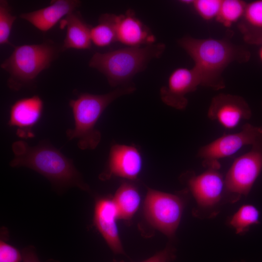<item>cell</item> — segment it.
I'll return each mask as SVG.
<instances>
[{
	"mask_svg": "<svg viewBox=\"0 0 262 262\" xmlns=\"http://www.w3.org/2000/svg\"><path fill=\"white\" fill-rule=\"evenodd\" d=\"M199 85V77L193 67H178L170 74L166 84L161 88L160 98L166 105L184 110L188 103L186 95L196 91Z\"/></svg>",
	"mask_w": 262,
	"mask_h": 262,
	"instance_id": "10",
	"label": "cell"
},
{
	"mask_svg": "<svg viewBox=\"0 0 262 262\" xmlns=\"http://www.w3.org/2000/svg\"><path fill=\"white\" fill-rule=\"evenodd\" d=\"M247 2L242 0H222L216 20L225 27H230L242 18Z\"/></svg>",
	"mask_w": 262,
	"mask_h": 262,
	"instance_id": "21",
	"label": "cell"
},
{
	"mask_svg": "<svg viewBox=\"0 0 262 262\" xmlns=\"http://www.w3.org/2000/svg\"><path fill=\"white\" fill-rule=\"evenodd\" d=\"M247 145L262 147V127L246 123L240 131L224 134L201 147L197 156L205 167L220 169L219 160L233 155Z\"/></svg>",
	"mask_w": 262,
	"mask_h": 262,
	"instance_id": "6",
	"label": "cell"
},
{
	"mask_svg": "<svg viewBox=\"0 0 262 262\" xmlns=\"http://www.w3.org/2000/svg\"><path fill=\"white\" fill-rule=\"evenodd\" d=\"M207 116L225 129H232L242 121L249 119L252 116V111L242 97L220 93L212 99Z\"/></svg>",
	"mask_w": 262,
	"mask_h": 262,
	"instance_id": "9",
	"label": "cell"
},
{
	"mask_svg": "<svg viewBox=\"0 0 262 262\" xmlns=\"http://www.w3.org/2000/svg\"><path fill=\"white\" fill-rule=\"evenodd\" d=\"M238 28L246 43L259 46L262 44V0L247 2Z\"/></svg>",
	"mask_w": 262,
	"mask_h": 262,
	"instance_id": "18",
	"label": "cell"
},
{
	"mask_svg": "<svg viewBox=\"0 0 262 262\" xmlns=\"http://www.w3.org/2000/svg\"></svg>",
	"mask_w": 262,
	"mask_h": 262,
	"instance_id": "29",
	"label": "cell"
},
{
	"mask_svg": "<svg viewBox=\"0 0 262 262\" xmlns=\"http://www.w3.org/2000/svg\"><path fill=\"white\" fill-rule=\"evenodd\" d=\"M262 171V147H252L233 161L224 178L225 191L246 196Z\"/></svg>",
	"mask_w": 262,
	"mask_h": 262,
	"instance_id": "8",
	"label": "cell"
},
{
	"mask_svg": "<svg viewBox=\"0 0 262 262\" xmlns=\"http://www.w3.org/2000/svg\"><path fill=\"white\" fill-rule=\"evenodd\" d=\"M44 104L37 95L20 98L11 107L8 124L17 128V135L22 138L33 136L31 129L40 119Z\"/></svg>",
	"mask_w": 262,
	"mask_h": 262,
	"instance_id": "14",
	"label": "cell"
},
{
	"mask_svg": "<svg viewBox=\"0 0 262 262\" xmlns=\"http://www.w3.org/2000/svg\"><path fill=\"white\" fill-rule=\"evenodd\" d=\"M218 168L209 167L201 174L191 176L188 186L196 202L201 207H209L220 200L225 191V181Z\"/></svg>",
	"mask_w": 262,
	"mask_h": 262,
	"instance_id": "12",
	"label": "cell"
},
{
	"mask_svg": "<svg viewBox=\"0 0 262 262\" xmlns=\"http://www.w3.org/2000/svg\"><path fill=\"white\" fill-rule=\"evenodd\" d=\"M113 200L118 218L130 219L138 210L140 203L139 193L132 184L123 183L116 191Z\"/></svg>",
	"mask_w": 262,
	"mask_h": 262,
	"instance_id": "19",
	"label": "cell"
},
{
	"mask_svg": "<svg viewBox=\"0 0 262 262\" xmlns=\"http://www.w3.org/2000/svg\"><path fill=\"white\" fill-rule=\"evenodd\" d=\"M118 213L113 199L101 198L96 203L94 221L107 244L115 253H124L116 220Z\"/></svg>",
	"mask_w": 262,
	"mask_h": 262,
	"instance_id": "16",
	"label": "cell"
},
{
	"mask_svg": "<svg viewBox=\"0 0 262 262\" xmlns=\"http://www.w3.org/2000/svg\"><path fill=\"white\" fill-rule=\"evenodd\" d=\"M222 0H193L192 5L203 19L210 21L216 18Z\"/></svg>",
	"mask_w": 262,
	"mask_h": 262,
	"instance_id": "24",
	"label": "cell"
},
{
	"mask_svg": "<svg viewBox=\"0 0 262 262\" xmlns=\"http://www.w3.org/2000/svg\"><path fill=\"white\" fill-rule=\"evenodd\" d=\"M194 62L201 85L214 90L224 89L223 73L233 62L244 63L250 58V52L226 38L199 39L185 36L178 41Z\"/></svg>",
	"mask_w": 262,
	"mask_h": 262,
	"instance_id": "1",
	"label": "cell"
},
{
	"mask_svg": "<svg viewBox=\"0 0 262 262\" xmlns=\"http://www.w3.org/2000/svg\"><path fill=\"white\" fill-rule=\"evenodd\" d=\"M260 213L252 205L242 206L233 215L230 224L236 232L241 233L247 230L252 225L259 223Z\"/></svg>",
	"mask_w": 262,
	"mask_h": 262,
	"instance_id": "22",
	"label": "cell"
},
{
	"mask_svg": "<svg viewBox=\"0 0 262 262\" xmlns=\"http://www.w3.org/2000/svg\"><path fill=\"white\" fill-rule=\"evenodd\" d=\"M143 166V158L134 146L114 144L111 147L107 168L104 178L115 176L129 180L135 179Z\"/></svg>",
	"mask_w": 262,
	"mask_h": 262,
	"instance_id": "11",
	"label": "cell"
},
{
	"mask_svg": "<svg viewBox=\"0 0 262 262\" xmlns=\"http://www.w3.org/2000/svg\"><path fill=\"white\" fill-rule=\"evenodd\" d=\"M115 17V14L108 13L100 16L98 24L91 30L92 44L98 47H106L117 41Z\"/></svg>",
	"mask_w": 262,
	"mask_h": 262,
	"instance_id": "20",
	"label": "cell"
},
{
	"mask_svg": "<svg viewBox=\"0 0 262 262\" xmlns=\"http://www.w3.org/2000/svg\"><path fill=\"white\" fill-rule=\"evenodd\" d=\"M165 49L163 43L139 47H126L106 52H96L89 66L104 75L112 87L125 86L150 61L160 57Z\"/></svg>",
	"mask_w": 262,
	"mask_h": 262,
	"instance_id": "4",
	"label": "cell"
},
{
	"mask_svg": "<svg viewBox=\"0 0 262 262\" xmlns=\"http://www.w3.org/2000/svg\"><path fill=\"white\" fill-rule=\"evenodd\" d=\"M22 255V262H40L33 248H25Z\"/></svg>",
	"mask_w": 262,
	"mask_h": 262,
	"instance_id": "27",
	"label": "cell"
},
{
	"mask_svg": "<svg viewBox=\"0 0 262 262\" xmlns=\"http://www.w3.org/2000/svg\"><path fill=\"white\" fill-rule=\"evenodd\" d=\"M61 51L62 46L49 40L38 44L14 46L11 54L0 65L1 68L9 74L7 81L9 88L19 91L33 83Z\"/></svg>",
	"mask_w": 262,
	"mask_h": 262,
	"instance_id": "5",
	"label": "cell"
},
{
	"mask_svg": "<svg viewBox=\"0 0 262 262\" xmlns=\"http://www.w3.org/2000/svg\"><path fill=\"white\" fill-rule=\"evenodd\" d=\"M117 41L128 47H139L155 43L156 37L150 29L131 9L115 15Z\"/></svg>",
	"mask_w": 262,
	"mask_h": 262,
	"instance_id": "13",
	"label": "cell"
},
{
	"mask_svg": "<svg viewBox=\"0 0 262 262\" xmlns=\"http://www.w3.org/2000/svg\"><path fill=\"white\" fill-rule=\"evenodd\" d=\"M78 0H55L44 8L32 12L22 13L20 18L24 19L40 31L50 30L63 17L76 11L81 5Z\"/></svg>",
	"mask_w": 262,
	"mask_h": 262,
	"instance_id": "15",
	"label": "cell"
},
{
	"mask_svg": "<svg viewBox=\"0 0 262 262\" xmlns=\"http://www.w3.org/2000/svg\"><path fill=\"white\" fill-rule=\"evenodd\" d=\"M62 25L66 27V34L62 46L63 51L68 49H90L92 26L83 19L79 11H74L61 20Z\"/></svg>",
	"mask_w": 262,
	"mask_h": 262,
	"instance_id": "17",
	"label": "cell"
},
{
	"mask_svg": "<svg viewBox=\"0 0 262 262\" xmlns=\"http://www.w3.org/2000/svg\"><path fill=\"white\" fill-rule=\"evenodd\" d=\"M136 88L127 85L116 88L101 95L82 93L69 101L72 111L74 127L66 131L68 139H76L78 147L82 150L94 149L101 138L96 125L107 107L118 98L132 93Z\"/></svg>",
	"mask_w": 262,
	"mask_h": 262,
	"instance_id": "3",
	"label": "cell"
},
{
	"mask_svg": "<svg viewBox=\"0 0 262 262\" xmlns=\"http://www.w3.org/2000/svg\"><path fill=\"white\" fill-rule=\"evenodd\" d=\"M174 256L173 251L167 248L141 262H169Z\"/></svg>",
	"mask_w": 262,
	"mask_h": 262,
	"instance_id": "26",
	"label": "cell"
},
{
	"mask_svg": "<svg viewBox=\"0 0 262 262\" xmlns=\"http://www.w3.org/2000/svg\"><path fill=\"white\" fill-rule=\"evenodd\" d=\"M22 260V255L15 247L0 241V262H20Z\"/></svg>",
	"mask_w": 262,
	"mask_h": 262,
	"instance_id": "25",
	"label": "cell"
},
{
	"mask_svg": "<svg viewBox=\"0 0 262 262\" xmlns=\"http://www.w3.org/2000/svg\"><path fill=\"white\" fill-rule=\"evenodd\" d=\"M12 167H26L44 176L53 184L88 189L73 162L59 150L46 143L32 146L23 140L14 142Z\"/></svg>",
	"mask_w": 262,
	"mask_h": 262,
	"instance_id": "2",
	"label": "cell"
},
{
	"mask_svg": "<svg viewBox=\"0 0 262 262\" xmlns=\"http://www.w3.org/2000/svg\"><path fill=\"white\" fill-rule=\"evenodd\" d=\"M183 209L180 198L175 195L148 189L144 204L148 221L168 236L175 232Z\"/></svg>",
	"mask_w": 262,
	"mask_h": 262,
	"instance_id": "7",
	"label": "cell"
},
{
	"mask_svg": "<svg viewBox=\"0 0 262 262\" xmlns=\"http://www.w3.org/2000/svg\"><path fill=\"white\" fill-rule=\"evenodd\" d=\"M7 0H0V44L14 46L9 41L12 27L16 16L12 15Z\"/></svg>",
	"mask_w": 262,
	"mask_h": 262,
	"instance_id": "23",
	"label": "cell"
},
{
	"mask_svg": "<svg viewBox=\"0 0 262 262\" xmlns=\"http://www.w3.org/2000/svg\"><path fill=\"white\" fill-rule=\"evenodd\" d=\"M258 56L259 60L262 63V44L259 46V49L258 51Z\"/></svg>",
	"mask_w": 262,
	"mask_h": 262,
	"instance_id": "28",
	"label": "cell"
}]
</instances>
